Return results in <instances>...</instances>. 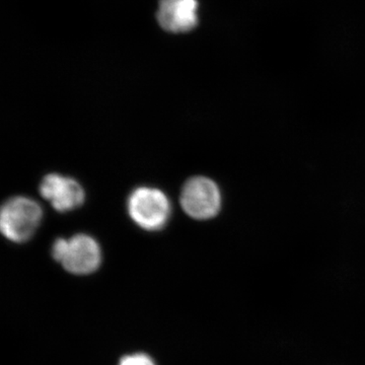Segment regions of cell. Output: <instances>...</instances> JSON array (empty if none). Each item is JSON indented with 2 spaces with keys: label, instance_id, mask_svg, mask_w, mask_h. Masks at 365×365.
<instances>
[{
  "label": "cell",
  "instance_id": "cell-1",
  "mask_svg": "<svg viewBox=\"0 0 365 365\" xmlns=\"http://www.w3.org/2000/svg\"><path fill=\"white\" fill-rule=\"evenodd\" d=\"M43 217L38 202L26 196H14L0 205V234L21 244L35 235Z\"/></svg>",
  "mask_w": 365,
  "mask_h": 365
},
{
  "label": "cell",
  "instance_id": "cell-2",
  "mask_svg": "<svg viewBox=\"0 0 365 365\" xmlns=\"http://www.w3.org/2000/svg\"><path fill=\"white\" fill-rule=\"evenodd\" d=\"M52 257L66 271L76 275L93 273L102 260L98 242L86 235L57 240L53 244Z\"/></svg>",
  "mask_w": 365,
  "mask_h": 365
},
{
  "label": "cell",
  "instance_id": "cell-3",
  "mask_svg": "<svg viewBox=\"0 0 365 365\" xmlns=\"http://www.w3.org/2000/svg\"><path fill=\"white\" fill-rule=\"evenodd\" d=\"M128 211L132 220L146 230H158L169 220V199L160 190L143 187L129 197Z\"/></svg>",
  "mask_w": 365,
  "mask_h": 365
},
{
  "label": "cell",
  "instance_id": "cell-4",
  "mask_svg": "<svg viewBox=\"0 0 365 365\" xmlns=\"http://www.w3.org/2000/svg\"><path fill=\"white\" fill-rule=\"evenodd\" d=\"M181 202L182 208L191 217L209 220L220 211V190L215 182L207 178H193L182 188Z\"/></svg>",
  "mask_w": 365,
  "mask_h": 365
},
{
  "label": "cell",
  "instance_id": "cell-5",
  "mask_svg": "<svg viewBox=\"0 0 365 365\" xmlns=\"http://www.w3.org/2000/svg\"><path fill=\"white\" fill-rule=\"evenodd\" d=\"M40 193L55 210L67 212L79 207L85 200V192L76 180L50 174L42 180Z\"/></svg>",
  "mask_w": 365,
  "mask_h": 365
},
{
  "label": "cell",
  "instance_id": "cell-6",
  "mask_svg": "<svg viewBox=\"0 0 365 365\" xmlns=\"http://www.w3.org/2000/svg\"><path fill=\"white\" fill-rule=\"evenodd\" d=\"M197 0H160L157 18L163 30L187 33L198 24Z\"/></svg>",
  "mask_w": 365,
  "mask_h": 365
},
{
  "label": "cell",
  "instance_id": "cell-7",
  "mask_svg": "<svg viewBox=\"0 0 365 365\" xmlns=\"http://www.w3.org/2000/svg\"><path fill=\"white\" fill-rule=\"evenodd\" d=\"M119 365H155L153 360L145 354H133L124 357Z\"/></svg>",
  "mask_w": 365,
  "mask_h": 365
}]
</instances>
